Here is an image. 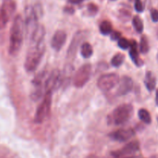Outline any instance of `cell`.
I'll return each instance as SVG.
<instances>
[{
  "label": "cell",
  "instance_id": "obj_1",
  "mask_svg": "<svg viewBox=\"0 0 158 158\" xmlns=\"http://www.w3.org/2000/svg\"><path fill=\"white\" fill-rule=\"evenodd\" d=\"M25 23L21 15L14 18L10 29L9 52L11 56H16L21 49L24 37Z\"/></svg>",
  "mask_w": 158,
  "mask_h": 158
},
{
  "label": "cell",
  "instance_id": "obj_2",
  "mask_svg": "<svg viewBox=\"0 0 158 158\" xmlns=\"http://www.w3.org/2000/svg\"><path fill=\"white\" fill-rule=\"evenodd\" d=\"M31 46L28 49L25 60L24 67L26 72L33 73L41 63V60L46 51L45 42L38 43H30Z\"/></svg>",
  "mask_w": 158,
  "mask_h": 158
},
{
  "label": "cell",
  "instance_id": "obj_3",
  "mask_svg": "<svg viewBox=\"0 0 158 158\" xmlns=\"http://www.w3.org/2000/svg\"><path fill=\"white\" fill-rule=\"evenodd\" d=\"M134 115V106L130 103H123L116 107L109 116V123L123 125L129 121Z\"/></svg>",
  "mask_w": 158,
  "mask_h": 158
},
{
  "label": "cell",
  "instance_id": "obj_4",
  "mask_svg": "<svg viewBox=\"0 0 158 158\" xmlns=\"http://www.w3.org/2000/svg\"><path fill=\"white\" fill-rule=\"evenodd\" d=\"M52 93L50 91L45 93L43 101L37 107L35 116H34V123H35L40 124V123H43L49 116L51 106H52Z\"/></svg>",
  "mask_w": 158,
  "mask_h": 158
},
{
  "label": "cell",
  "instance_id": "obj_5",
  "mask_svg": "<svg viewBox=\"0 0 158 158\" xmlns=\"http://www.w3.org/2000/svg\"><path fill=\"white\" fill-rule=\"evenodd\" d=\"M39 16L35 12V9L33 6H28L25 9V30H26V36L30 37L32 36V34L35 32L39 27Z\"/></svg>",
  "mask_w": 158,
  "mask_h": 158
},
{
  "label": "cell",
  "instance_id": "obj_6",
  "mask_svg": "<svg viewBox=\"0 0 158 158\" xmlns=\"http://www.w3.org/2000/svg\"><path fill=\"white\" fill-rule=\"evenodd\" d=\"M92 74V66L86 63L80 66L73 77V83L76 88H82L89 82Z\"/></svg>",
  "mask_w": 158,
  "mask_h": 158
},
{
  "label": "cell",
  "instance_id": "obj_7",
  "mask_svg": "<svg viewBox=\"0 0 158 158\" xmlns=\"http://www.w3.org/2000/svg\"><path fill=\"white\" fill-rule=\"evenodd\" d=\"M120 77L117 73L103 74L97 80V86L103 92H109L114 89L120 82Z\"/></svg>",
  "mask_w": 158,
  "mask_h": 158
},
{
  "label": "cell",
  "instance_id": "obj_8",
  "mask_svg": "<svg viewBox=\"0 0 158 158\" xmlns=\"http://www.w3.org/2000/svg\"><path fill=\"white\" fill-rule=\"evenodd\" d=\"M63 86V80H62V72L59 69L56 68L53 69L49 76L46 78L44 84L45 93L46 92H53L57 90Z\"/></svg>",
  "mask_w": 158,
  "mask_h": 158
},
{
  "label": "cell",
  "instance_id": "obj_9",
  "mask_svg": "<svg viewBox=\"0 0 158 158\" xmlns=\"http://www.w3.org/2000/svg\"><path fill=\"white\" fill-rule=\"evenodd\" d=\"M87 32L84 30H79L74 34L66 52L68 60H73L75 58L79 47L83 43V40L87 37Z\"/></svg>",
  "mask_w": 158,
  "mask_h": 158
},
{
  "label": "cell",
  "instance_id": "obj_10",
  "mask_svg": "<svg viewBox=\"0 0 158 158\" xmlns=\"http://www.w3.org/2000/svg\"><path fill=\"white\" fill-rule=\"evenodd\" d=\"M140 151V143L138 140H133L123 148L111 153L114 158H128L135 156L134 154Z\"/></svg>",
  "mask_w": 158,
  "mask_h": 158
},
{
  "label": "cell",
  "instance_id": "obj_11",
  "mask_svg": "<svg viewBox=\"0 0 158 158\" xmlns=\"http://www.w3.org/2000/svg\"><path fill=\"white\" fill-rule=\"evenodd\" d=\"M135 131L133 128L120 129L109 134V137L114 141L123 143L131 140L135 136Z\"/></svg>",
  "mask_w": 158,
  "mask_h": 158
},
{
  "label": "cell",
  "instance_id": "obj_12",
  "mask_svg": "<svg viewBox=\"0 0 158 158\" xmlns=\"http://www.w3.org/2000/svg\"><path fill=\"white\" fill-rule=\"evenodd\" d=\"M134 87V81L132 78L128 76H123L120 80L118 88L117 89V95L119 97L125 96L129 94Z\"/></svg>",
  "mask_w": 158,
  "mask_h": 158
},
{
  "label": "cell",
  "instance_id": "obj_13",
  "mask_svg": "<svg viewBox=\"0 0 158 158\" xmlns=\"http://www.w3.org/2000/svg\"><path fill=\"white\" fill-rule=\"evenodd\" d=\"M67 39V34L63 30H57L53 34L51 40V47L56 52H59L64 46Z\"/></svg>",
  "mask_w": 158,
  "mask_h": 158
},
{
  "label": "cell",
  "instance_id": "obj_14",
  "mask_svg": "<svg viewBox=\"0 0 158 158\" xmlns=\"http://www.w3.org/2000/svg\"><path fill=\"white\" fill-rule=\"evenodd\" d=\"M129 55L131 57V60L133 61V63L136 65L138 67H140L143 65V62L141 59L140 58V56H139V52H138V48H137V42L132 40L131 41V47L129 49Z\"/></svg>",
  "mask_w": 158,
  "mask_h": 158
},
{
  "label": "cell",
  "instance_id": "obj_15",
  "mask_svg": "<svg viewBox=\"0 0 158 158\" xmlns=\"http://www.w3.org/2000/svg\"><path fill=\"white\" fill-rule=\"evenodd\" d=\"M15 9H16V3L14 0H3L1 10L2 11V12L9 21L11 17L15 13Z\"/></svg>",
  "mask_w": 158,
  "mask_h": 158
},
{
  "label": "cell",
  "instance_id": "obj_16",
  "mask_svg": "<svg viewBox=\"0 0 158 158\" xmlns=\"http://www.w3.org/2000/svg\"><path fill=\"white\" fill-rule=\"evenodd\" d=\"M48 73H49L47 72V70H46V69H42L41 71L37 73V74H35V76L34 77V78L32 79V86H33V87L44 88L45 82H46V77Z\"/></svg>",
  "mask_w": 158,
  "mask_h": 158
},
{
  "label": "cell",
  "instance_id": "obj_17",
  "mask_svg": "<svg viewBox=\"0 0 158 158\" xmlns=\"http://www.w3.org/2000/svg\"><path fill=\"white\" fill-rule=\"evenodd\" d=\"M74 66L71 63H68L63 69L62 72V80H63V86H67L69 85V81L72 79L73 73Z\"/></svg>",
  "mask_w": 158,
  "mask_h": 158
},
{
  "label": "cell",
  "instance_id": "obj_18",
  "mask_svg": "<svg viewBox=\"0 0 158 158\" xmlns=\"http://www.w3.org/2000/svg\"><path fill=\"white\" fill-rule=\"evenodd\" d=\"M45 35H46V29H45V27L43 26L40 25L38 29L35 30V32L32 34V36L29 39L30 43H38L43 42L45 39Z\"/></svg>",
  "mask_w": 158,
  "mask_h": 158
},
{
  "label": "cell",
  "instance_id": "obj_19",
  "mask_svg": "<svg viewBox=\"0 0 158 158\" xmlns=\"http://www.w3.org/2000/svg\"><path fill=\"white\" fill-rule=\"evenodd\" d=\"M144 84L146 86L147 89L150 92L154 90L156 87V84H157V80H156V77L154 74L151 71H148L146 73L144 78Z\"/></svg>",
  "mask_w": 158,
  "mask_h": 158
},
{
  "label": "cell",
  "instance_id": "obj_20",
  "mask_svg": "<svg viewBox=\"0 0 158 158\" xmlns=\"http://www.w3.org/2000/svg\"><path fill=\"white\" fill-rule=\"evenodd\" d=\"M80 54L84 59H89L94 54L93 46L87 42H84L80 47Z\"/></svg>",
  "mask_w": 158,
  "mask_h": 158
},
{
  "label": "cell",
  "instance_id": "obj_21",
  "mask_svg": "<svg viewBox=\"0 0 158 158\" xmlns=\"http://www.w3.org/2000/svg\"><path fill=\"white\" fill-rule=\"evenodd\" d=\"M99 29H100V33L103 35H109L113 32L112 24H111L110 22L107 21V20L101 22L100 26H99Z\"/></svg>",
  "mask_w": 158,
  "mask_h": 158
},
{
  "label": "cell",
  "instance_id": "obj_22",
  "mask_svg": "<svg viewBox=\"0 0 158 158\" xmlns=\"http://www.w3.org/2000/svg\"><path fill=\"white\" fill-rule=\"evenodd\" d=\"M138 117L140 118V120L142 122H143L146 124H150L152 121V119H151V116L150 114L149 111L146 109H140L138 111Z\"/></svg>",
  "mask_w": 158,
  "mask_h": 158
},
{
  "label": "cell",
  "instance_id": "obj_23",
  "mask_svg": "<svg viewBox=\"0 0 158 158\" xmlns=\"http://www.w3.org/2000/svg\"><path fill=\"white\" fill-rule=\"evenodd\" d=\"M132 24L134 26V29L136 30V32L137 33H142L143 31V23L141 19L140 18V16L138 15H135V16L133 18L132 20Z\"/></svg>",
  "mask_w": 158,
  "mask_h": 158
},
{
  "label": "cell",
  "instance_id": "obj_24",
  "mask_svg": "<svg viewBox=\"0 0 158 158\" xmlns=\"http://www.w3.org/2000/svg\"><path fill=\"white\" fill-rule=\"evenodd\" d=\"M124 60L125 56L120 52H118V53L115 54L111 59V65L114 67H120L123 63Z\"/></svg>",
  "mask_w": 158,
  "mask_h": 158
},
{
  "label": "cell",
  "instance_id": "obj_25",
  "mask_svg": "<svg viewBox=\"0 0 158 158\" xmlns=\"http://www.w3.org/2000/svg\"><path fill=\"white\" fill-rule=\"evenodd\" d=\"M140 52L142 54H147L150 50V46L149 43H148V40L147 38L146 35H142L140 40Z\"/></svg>",
  "mask_w": 158,
  "mask_h": 158
},
{
  "label": "cell",
  "instance_id": "obj_26",
  "mask_svg": "<svg viewBox=\"0 0 158 158\" xmlns=\"http://www.w3.org/2000/svg\"><path fill=\"white\" fill-rule=\"evenodd\" d=\"M118 46L121 49H123V50H126V49H130L131 44V41H129L127 39L124 38V37H121L120 40H118Z\"/></svg>",
  "mask_w": 158,
  "mask_h": 158
},
{
  "label": "cell",
  "instance_id": "obj_27",
  "mask_svg": "<svg viewBox=\"0 0 158 158\" xmlns=\"http://www.w3.org/2000/svg\"><path fill=\"white\" fill-rule=\"evenodd\" d=\"M134 8L137 12H143L144 10V5L143 4L141 0H134Z\"/></svg>",
  "mask_w": 158,
  "mask_h": 158
},
{
  "label": "cell",
  "instance_id": "obj_28",
  "mask_svg": "<svg viewBox=\"0 0 158 158\" xmlns=\"http://www.w3.org/2000/svg\"><path fill=\"white\" fill-rule=\"evenodd\" d=\"M9 22V20L7 19V18L6 17V15H4V13L2 12V11L0 9V30L2 29H4L6 27V24Z\"/></svg>",
  "mask_w": 158,
  "mask_h": 158
},
{
  "label": "cell",
  "instance_id": "obj_29",
  "mask_svg": "<svg viewBox=\"0 0 158 158\" xmlns=\"http://www.w3.org/2000/svg\"><path fill=\"white\" fill-rule=\"evenodd\" d=\"M87 10L90 15H94L98 12V7L95 4H94V3H89L87 6Z\"/></svg>",
  "mask_w": 158,
  "mask_h": 158
},
{
  "label": "cell",
  "instance_id": "obj_30",
  "mask_svg": "<svg viewBox=\"0 0 158 158\" xmlns=\"http://www.w3.org/2000/svg\"><path fill=\"white\" fill-rule=\"evenodd\" d=\"M121 38V32L119 31H113L110 34V39L113 41H118Z\"/></svg>",
  "mask_w": 158,
  "mask_h": 158
},
{
  "label": "cell",
  "instance_id": "obj_31",
  "mask_svg": "<svg viewBox=\"0 0 158 158\" xmlns=\"http://www.w3.org/2000/svg\"><path fill=\"white\" fill-rule=\"evenodd\" d=\"M151 19L154 23L158 22V10L156 9H152L151 10Z\"/></svg>",
  "mask_w": 158,
  "mask_h": 158
},
{
  "label": "cell",
  "instance_id": "obj_32",
  "mask_svg": "<svg viewBox=\"0 0 158 158\" xmlns=\"http://www.w3.org/2000/svg\"><path fill=\"white\" fill-rule=\"evenodd\" d=\"M64 12H66V13H68V14H73V13H74V9L73 7L67 6V7H65Z\"/></svg>",
  "mask_w": 158,
  "mask_h": 158
},
{
  "label": "cell",
  "instance_id": "obj_33",
  "mask_svg": "<svg viewBox=\"0 0 158 158\" xmlns=\"http://www.w3.org/2000/svg\"><path fill=\"white\" fill-rule=\"evenodd\" d=\"M84 0H68V2L70 4H80L82 3Z\"/></svg>",
  "mask_w": 158,
  "mask_h": 158
},
{
  "label": "cell",
  "instance_id": "obj_34",
  "mask_svg": "<svg viewBox=\"0 0 158 158\" xmlns=\"http://www.w3.org/2000/svg\"><path fill=\"white\" fill-rule=\"evenodd\" d=\"M155 102H156V105L158 106V89L156 91V99H155Z\"/></svg>",
  "mask_w": 158,
  "mask_h": 158
},
{
  "label": "cell",
  "instance_id": "obj_35",
  "mask_svg": "<svg viewBox=\"0 0 158 158\" xmlns=\"http://www.w3.org/2000/svg\"><path fill=\"white\" fill-rule=\"evenodd\" d=\"M157 62H158V52H157Z\"/></svg>",
  "mask_w": 158,
  "mask_h": 158
},
{
  "label": "cell",
  "instance_id": "obj_36",
  "mask_svg": "<svg viewBox=\"0 0 158 158\" xmlns=\"http://www.w3.org/2000/svg\"><path fill=\"white\" fill-rule=\"evenodd\" d=\"M157 37H158V29H157Z\"/></svg>",
  "mask_w": 158,
  "mask_h": 158
},
{
  "label": "cell",
  "instance_id": "obj_37",
  "mask_svg": "<svg viewBox=\"0 0 158 158\" xmlns=\"http://www.w3.org/2000/svg\"><path fill=\"white\" fill-rule=\"evenodd\" d=\"M112 1H115V0H112Z\"/></svg>",
  "mask_w": 158,
  "mask_h": 158
}]
</instances>
